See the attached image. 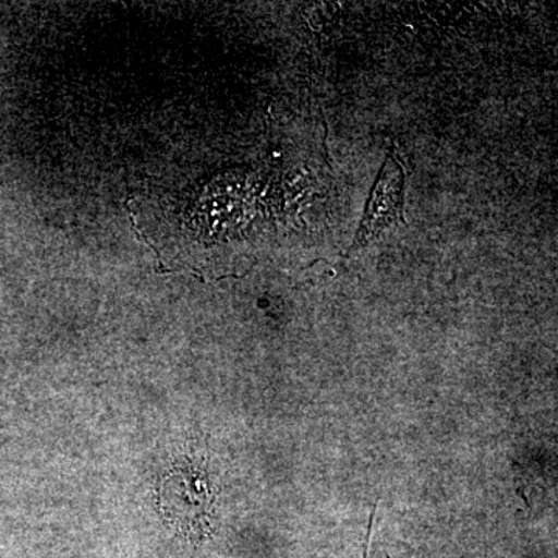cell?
Returning a JSON list of instances; mask_svg holds the SVG:
<instances>
[{
  "mask_svg": "<svg viewBox=\"0 0 558 558\" xmlns=\"http://www.w3.org/2000/svg\"><path fill=\"white\" fill-rule=\"evenodd\" d=\"M163 515L189 538L204 539L211 531L213 484L194 465L172 469L160 483Z\"/></svg>",
  "mask_w": 558,
  "mask_h": 558,
  "instance_id": "1",
  "label": "cell"
},
{
  "mask_svg": "<svg viewBox=\"0 0 558 558\" xmlns=\"http://www.w3.org/2000/svg\"><path fill=\"white\" fill-rule=\"evenodd\" d=\"M405 170L395 146L389 149L376 185L371 190L365 215L349 253L366 247L385 230L405 223Z\"/></svg>",
  "mask_w": 558,
  "mask_h": 558,
  "instance_id": "2",
  "label": "cell"
},
{
  "mask_svg": "<svg viewBox=\"0 0 558 558\" xmlns=\"http://www.w3.org/2000/svg\"><path fill=\"white\" fill-rule=\"evenodd\" d=\"M377 506H374L373 512H371L368 527H366L365 543H363L362 558H369L371 537H373L374 520H376Z\"/></svg>",
  "mask_w": 558,
  "mask_h": 558,
  "instance_id": "3",
  "label": "cell"
}]
</instances>
